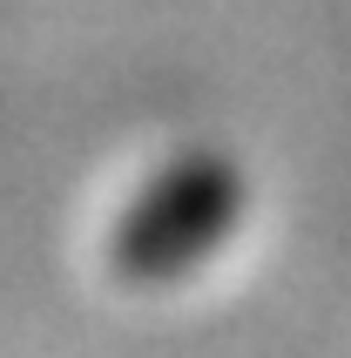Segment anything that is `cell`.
I'll list each match as a JSON object with an SVG mask.
<instances>
[{
  "instance_id": "6da1fadb",
  "label": "cell",
  "mask_w": 351,
  "mask_h": 358,
  "mask_svg": "<svg viewBox=\"0 0 351 358\" xmlns=\"http://www.w3.org/2000/svg\"><path fill=\"white\" fill-rule=\"evenodd\" d=\"M250 210V176L223 149H176L122 196L101 257L122 284H176L236 237Z\"/></svg>"
}]
</instances>
